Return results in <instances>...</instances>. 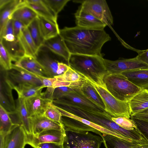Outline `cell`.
I'll list each match as a JSON object with an SVG mask.
<instances>
[{"instance_id":"1","label":"cell","mask_w":148,"mask_h":148,"mask_svg":"<svg viewBox=\"0 0 148 148\" xmlns=\"http://www.w3.org/2000/svg\"><path fill=\"white\" fill-rule=\"evenodd\" d=\"M60 35L71 54L102 56L101 49L111 38L104 29H90L76 26L60 29Z\"/></svg>"},{"instance_id":"2","label":"cell","mask_w":148,"mask_h":148,"mask_svg":"<svg viewBox=\"0 0 148 148\" xmlns=\"http://www.w3.org/2000/svg\"><path fill=\"white\" fill-rule=\"evenodd\" d=\"M104 59L98 56L71 54L68 64L79 74L103 84L107 73Z\"/></svg>"},{"instance_id":"3","label":"cell","mask_w":148,"mask_h":148,"mask_svg":"<svg viewBox=\"0 0 148 148\" xmlns=\"http://www.w3.org/2000/svg\"><path fill=\"white\" fill-rule=\"evenodd\" d=\"M64 110L87 120L101 128L126 137L129 131L117 124L112 120V116L106 111H98L86 107L69 104L64 106Z\"/></svg>"},{"instance_id":"4","label":"cell","mask_w":148,"mask_h":148,"mask_svg":"<svg viewBox=\"0 0 148 148\" xmlns=\"http://www.w3.org/2000/svg\"><path fill=\"white\" fill-rule=\"evenodd\" d=\"M103 82L106 88L115 97L124 102H128L141 89L121 73H107Z\"/></svg>"},{"instance_id":"5","label":"cell","mask_w":148,"mask_h":148,"mask_svg":"<svg viewBox=\"0 0 148 148\" xmlns=\"http://www.w3.org/2000/svg\"><path fill=\"white\" fill-rule=\"evenodd\" d=\"M95 88L101 98L105 111L114 117L123 116L130 118L128 102L121 101L115 97L106 88L104 84H99L90 78L80 74Z\"/></svg>"},{"instance_id":"6","label":"cell","mask_w":148,"mask_h":148,"mask_svg":"<svg viewBox=\"0 0 148 148\" xmlns=\"http://www.w3.org/2000/svg\"><path fill=\"white\" fill-rule=\"evenodd\" d=\"M65 148H100L103 140L100 136L89 131L77 130L64 127Z\"/></svg>"},{"instance_id":"7","label":"cell","mask_w":148,"mask_h":148,"mask_svg":"<svg viewBox=\"0 0 148 148\" xmlns=\"http://www.w3.org/2000/svg\"><path fill=\"white\" fill-rule=\"evenodd\" d=\"M79 7L83 10L92 15L107 25L113 24V17L106 1L83 0Z\"/></svg>"},{"instance_id":"8","label":"cell","mask_w":148,"mask_h":148,"mask_svg":"<svg viewBox=\"0 0 148 148\" xmlns=\"http://www.w3.org/2000/svg\"><path fill=\"white\" fill-rule=\"evenodd\" d=\"M104 60L107 73L109 74L121 73L134 70L148 69V65L138 60L136 57L115 60Z\"/></svg>"},{"instance_id":"9","label":"cell","mask_w":148,"mask_h":148,"mask_svg":"<svg viewBox=\"0 0 148 148\" xmlns=\"http://www.w3.org/2000/svg\"><path fill=\"white\" fill-rule=\"evenodd\" d=\"M5 78L12 89L18 85L29 84L40 86L42 84L38 78L29 72L13 64L12 69L5 70Z\"/></svg>"},{"instance_id":"10","label":"cell","mask_w":148,"mask_h":148,"mask_svg":"<svg viewBox=\"0 0 148 148\" xmlns=\"http://www.w3.org/2000/svg\"><path fill=\"white\" fill-rule=\"evenodd\" d=\"M27 135L23 127L15 125L6 134L0 135V148H24Z\"/></svg>"},{"instance_id":"11","label":"cell","mask_w":148,"mask_h":148,"mask_svg":"<svg viewBox=\"0 0 148 148\" xmlns=\"http://www.w3.org/2000/svg\"><path fill=\"white\" fill-rule=\"evenodd\" d=\"M53 103L56 105L61 104H72L98 111H105L89 100L80 88H73L71 92L57 99L53 100Z\"/></svg>"},{"instance_id":"12","label":"cell","mask_w":148,"mask_h":148,"mask_svg":"<svg viewBox=\"0 0 148 148\" xmlns=\"http://www.w3.org/2000/svg\"><path fill=\"white\" fill-rule=\"evenodd\" d=\"M65 132L64 128L60 130L51 129L44 131L38 135L27 137V144L35 148L42 143H53L63 144Z\"/></svg>"},{"instance_id":"13","label":"cell","mask_w":148,"mask_h":148,"mask_svg":"<svg viewBox=\"0 0 148 148\" xmlns=\"http://www.w3.org/2000/svg\"><path fill=\"white\" fill-rule=\"evenodd\" d=\"M0 105L9 114L14 113L16 110V103L12 93L13 89L6 79L5 70L0 69Z\"/></svg>"},{"instance_id":"14","label":"cell","mask_w":148,"mask_h":148,"mask_svg":"<svg viewBox=\"0 0 148 148\" xmlns=\"http://www.w3.org/2000/svg\"><path fill=\"white\" fill-rule=\"evenodd\" d=\"M9 114L14 125L22 126L27 137L32 136L30 118L25 106L24 99L18 97L16 101L15 112Z\"/></svg>"},{"instance_id":"15","label":"cell","mask_w":148,"mask_h":148,"mask_svg":"<svg viewBox=\"0 0 148 148\" xmlns=\"http://www.w3.org/2000/svg\"><path fill=\"white\" fill-rule=\"evenodd\" d=\"M76 26L90 29H104L107 25L92 15L83 10L80 7L75 14Z\"/></svg>"},{"instance_id":"16","label":"cell","mask_w":148,"mask_h":148,"mask_svg":"<svg viewBox=\"0 0 148 148\" xmlns=\"http://www.w3.org/2000/svg\"><path fill=\"white\" fill-rule=\"evenodd\" d=\"M32 136H35L42 132L51 129H64L63 124L52 121L42 115L30 117Z\"/></svg>"},{"instance_id":"17","label":"cell","mask_w":148,"mask_h":148,"mask_svg":"<svg viewBox=\"0 0 148 148\" xmlns=\"http://www.w3.org/2000/svg\"><path fill=\"white\" fill-rule=\"evenodd\" d=\"M42 95L24 99L25 106L28 115L30 117L42 115L49 103L53 101L43 97Z\"/></svg>"},{"instance_id":"18","label":"cell","mask_w":148,"mask_h":148,"mask_svg":"<svg viewBox=\"0 0 148 148\" xmlns=\"http://www.w3.org/2000/svg\"><path fill=\"white\" fill-rule=\"evenodd\" d=\"M36 59L44 68L50 77L58 76L57 72L60 62L47 51L46 49H44L43 46L38 49Z\"/></svg>"},{"instance_id":"19","label":"cell","mask_w":148,"mask_h":148,"mask_svg":"<svg viewBox=\"0 0 148 148\" xmlns=\"http://www.w3.org/2000/svg\"><path fill=\"white\" fill-rule=\"evenodd\" d=\"M43 46L63 58L68 63L71 53L60 34L54 38L45 40Z\"/></svg>"},{"instance_id":"20","label":"cell","mask_w":148,"mask_h":148,"mask_svg":"<svg viewBox=\"0 0 148 148\" xmlns=\"http://www.w3.org/2000/svg\"><path fill=\"white\" fill-rule=\"evenodd\" d=\"M14 64L31 73L50 77L43 66L34 57L25 56Z\"/></svg>"},{"instance_id":"21","label":"cell","mask_w":148,"mask_h":148,"mask_svg":"<svg viewBox=\"0 0 148 148\" xmlns=\"http://www.w3.org/2000/svg\"><path fill=\"white\" fill-rule=\"evenodd\" d=\"M26 4L34 10L38 16L58 24L56 16L48 7L44 0H25Z\"/></svg>"},{"instance_id":"22","label":"cell","mask_w":148,"mask_h":148,"mask_svg":"<svg viewBox=\"0 0 148 148\" xmlns=\"http://www.w3.org/2000/svg\"><path fill=\"white\" fill-rule=\"evenodd\" d=\"M38 16L37 13L26 4L24 0L23 3L12 13L10 18L20 21L27 27Z\"/></svg>"},{"instance_id":"23","label":"cell","mask_w":148,"mask_h":148,"mask_svg":"<svg viewBox=\"0 0 148 148\" xmlns=\"http://www.w3.org/2000/svg\"><path fill=\"white\" fill-rule=\"evenodd\" d=\"M130 115L148 108V90H141L128 102Z\"/></svg>"},{"instance_id":"24","label":"cell","mask_w":148,"mask_h":148,"mask_svg":"<svg viewBox=\"0 0 148 148\" xmlns=\"http://www.w3.org/2000/svg\"><path fill=\"white\" fill-rule=\"evenodd\" d=\"M121 73L141 89L148 88V69L134 70Z\"/></svg>"},{"instance_id":"25","label":"cell","mask_w":148,"mask_h":148,"mask_svg":"<svg viewBox=\"0 0 148 148\" xmlns=\"http://www.w3.org/2000/svg\"><path fill=\"white\" fill-rule=\"evenodd\" d=\"M24 0H12L11 1L0 9V37L4 32L9 20L14 11L23 4Z\"/></svg>"},{"instance_id":"26","label":"cell","mask_w":148,"mask_h":148,"mask_svg":"<svg viewBox=\"0 0 148 148\" xmlns=\"http://www.w3.org/2000/svg\"><path fill=\"white\" fill-rule=\"evenodd\" d=\"M40 29L42 36L45 40L54 38L60 34L58 24L38 16Z\"/></svg>"},{"instance_id":"27","label":"cell","mask_w":148,"mask_h":148,"mask_svg":"<svg viewBox=\"0 0 148 148\" xmlns=\"http://www.w3.org/2000/svg\"><path fill=\"white\" fill-rule=\"evenodd\" d=\"M18 38L24 49L25 56L36 58L39 49L35 45L27 27L23 29Z\"/></svg>"},{"instance_id":"28","label":"cell","mask_w":148,"mask_h":148,"mask_svg":"<svg viewBox=\"0 0 148 148\" xmlns=\"http://www.w3.org/2000/svg\"><path fill=\"white\" fill-rule=\"evenodd\" d=\"M45 88L42 85L36 86L29 84H23L15 86L13 89L17 92L18 98L25 99L43 94L42 89Z\"/></svg>"},{"instance_id":"29","label":"cell","mask_w":148,"mask_h":148,"mask_svg":"<svg viewBox=\"0 0 148 148\" xmlns=\"http://www.w3.org/2000/svg\"><path fill=\"white\" fill-rule=\"evenodd\" d=\"M84 78L85 80L80 88L81 90L89 100L105 110L104 104L98 93L93 86L86 79Z\"/></svg>"},{"instance_id":"30","label":"cell","mask_w":148,"mask_h":148,"mask_svg":"<svg viewBox=\"0 0 148 148\" xmlns=\"http://www.w3.org/2000/svg\"><path fill=\"white\" fill-rule=\"evenodd\" d=\"M102 138L106 148H132L134 142H130L116 136L102 134Z\"/></svg>"},{"instance_id":"31","label":"cell","mask_w":148,"mask_h":148,"mask_svg":"<svg viewBox=\"0 0 148 148\" xmlns=\"http://www.w3.org/2000/svg\"><path fill=\"white\" fill-rule=\"evenodd\" d=\"M65 117L62 118V123L64 127L74 130L92 132L102 137V133L99 130L78 120Z\"/></svg>"},{"instance_id":"32","label":"cell","mask_w":148,"mask_h":148,"mask_svg":"<svg viewBox=\"0 0 148 148\" xmlns=\"http://www.w3.org/2000/svg\"><path fill=\"white\" fill-rule=\"evenodd\" d=\"M27 27L35 45L39 49L43 46L45 40L41 33L38 16Z\"/></svg>"},{"instance_id":"33","label":"cell","mask_w":148,"mask_h":148,"mask_svg":"<svg viewBox=\"0 0 148 148\" xmlns=\"http://www.w3.org/2000/svg\"><path fill=\"white\" fill-rule=\"evenodd\" d=\"M14 125L8 113L0 105V134H6Z\"/></svg>"},{"instance_id":"34","label":"cell","mask_w":148,"mask_h":148,"mask_svg":"<svg viewBox=\"0 0 148 148\" xmlns=\"http://www.w3.org/2000/svg\"><path fill=\"white\" fill-rule=\"evenodd\" d=\"M12 61L14 59L2 43L0 42V64L1 69L5 71L12 68Z\"/></svg>"},{"instance_id":"35","label":"cell","mask_w":148,"mask_h":148,"mask_svg":"<svg viewBox=\"0 0 148 148\" xmlns=\"http://www.w3.org/2000/svg\"><path fill=\"white\" fill-rule=\"evenodd\" d=\"M43 115L52 121L62 124V115L56 108L53 101L49 103L45 110Z\"/></svg>"},{"instance_id":"36","label":"cell","mask_w":148,"mask_h":148,"mask_svg":"<svg viewBox=\"0 0 148 148\" xmlns=\"http://www.w3.org/2000/svg\"><path fill=\"white\" fill-rule=\"evenodd\" d=\"M57 80L74 82L84 79L83 77L70 66L68 69L63 74L54 77Z\"/></svg>"},{"instance_id":"37","label":"cell","mask_w":148,"mask_h":148,"mask_svg":"<svg viewBox=\"0 0 148 148\" xmlns=\"http://www.w3.org/2000/svg\"><path fill=\"white\" fill-rule=\"evenodd\" d=\"M49 9L57 16L70 0H44Z\"/></svg>"},{"instance_id":"38","label":"cell","mask_w":148,"mask_h":148,"mask_svg":"<svg viewBox=\"0 0 148 148\" xmlns=\"http://www.w3.org/2000/svg\"><path fill=\"white\" fill-rule=\"evenodd\" d=\"M112 120L121 127L127 130L137 129L138 127L132 119L123 116L112 117Z\"/></svg>"},{"instance_id":"39","label":"cell","mask_w":148,"mask_h":148,"mask_svg":"<svg viewBox=\"0 0 148 148\" xmlns=\"http://www.w3.org/2000/svg\"><path fill=\"white\" fill-rule=\"evenodd\" d=\"M73 88L67 86H61L55 88L54 90L52 99H57L73 91Z\"/></svg>"},{"instance_id":"40","label":"cell","mask_w":148,"mask_h":148,"mask_svg":"<svg viewBox=\"0 0 148 148\" xmlns=\"http://www.w3.org/2000/svg\"><path fill=\"white\" fill-rule=\"evenodd\" d=\"M131 119L139 121L148 124V108L130 115Z\"/></svg>"},{"instance_id":"41","label":"cell","mask_w":148,"mask_h":148,"mask_svg":"<svg viewBox=\"0 0 148 148\" xmlns=\"http://www.w3.org/2000/svg\"><path fill=\"white\" fill-rule=\"evenodd\" d=\"M13 27L14 34L16 37L18 38L21 33L23 29L26 27L20 21L14 20H13Z\"/></svg>"},{"instance_id":"42","label":"cell","mask_w":148,"mask_h":148,"mask_svg":"<svg viewBox=\"0 0 148 148\" xmlns=\"http://www.w3.org/2000/svg\"><path fill=\"white\" fill-rule=\"evenodd\" d=\"M132 120L139 130L148 140V124L139 121Z\"/></svg>"},{"instance_id":"43","label":"cell","mask_w":148,"mask_h":148,"mask_svg":"<svg viewBox=\"0 0 148 148\" xmlns=\"http://www.w3.org/2000/svg\"><path fill=\"white\" fill-rule=\"evenodd\" d=\"M35 148H65L63 144L53 143H44L36 146Z\"/></svg>"},{"instance_id":"44","label":"cell","mask_w":148,"mask_h":148,"mask_svg":"<svg viewBox=\"0 0 148 148\" xmlns=\"http://www.w3.org/2000/svg\"><path fill=\"white\" fill-rule=\"evenodd\" d=\"M136 57L138 60L148 65V49L141 51Z\"/></svg>"},{"instance_id":"45","label":"cell","mask_w":148,"mask_h":148,"mask_svg":"<svg viewBox=\"0 0 148 148\" xmlns=\"http://www.w3.org/2000/svg\"><path fill=\"white\" fill-rule=\"evenodd\" d=\"M69 66L63 62H59L57 73L58 76L63 74L68 69Z\"/></svg>"},{"instance_id":"46","label":"cell","mask_w":148,"mask_h":148,"mask_svg":"<svg viewBox=\"0 0 148 148\" xmlns=\"http://www.w3.org/2000/svg\"><path fill=\"white\" fill-rule=\"evenodd\" d=\"M131 147L132 148H148V142L143 143L134 142Z\"/></svg>"},{"instance_id":"47","label":"cell","mask_w":148,"mask_h":148,"mask_svg":"<svg viewBox=\"0 0 148 148\" xmlns=\"http://www.w3.org/2000/svg\"><path fill=\"white\" fill-rule=\"evenodd\" d=\"M12 1V0H0V9L10 3Z\"/></svg>"},{"instance_id":"48","label":"cell","mask_w":148,"mask_h":148,"mask_svg":"<svg viewBox=\"0 0 148 148\" xmlns=\"http://www.w3.org/2000/svg\"><path fill=\"white\" fill-rule=\"evenodd\" d=\"M148 90V88L147 89Z\"/></svg>"}]
</instances>
